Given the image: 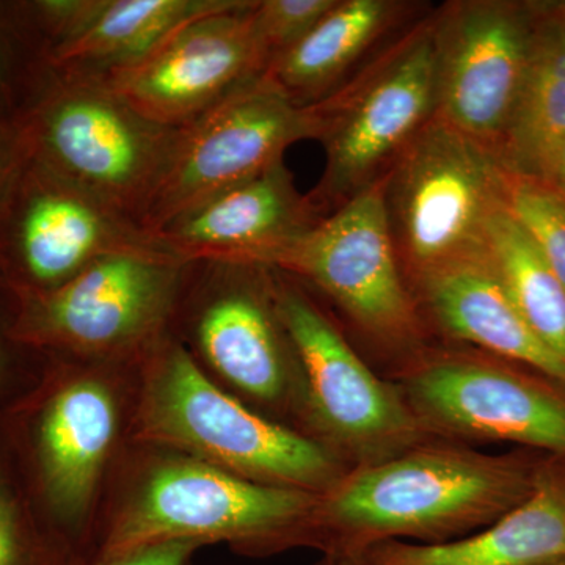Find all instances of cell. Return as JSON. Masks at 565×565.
<instances>
[{
	"instance_id": "7",
	"label": "cell",
	"mask_w": 565,
	"mask_h": 565,
	"mask_svg": "<svg viewBox=\"0 0 565 565\" xmlns=\"http://www.w3.org/2000/svg\"><path fill=\"white\" fill-rule=\"evenodd\" d=\"M316 136L318 118L310 107L296 106L264 74L256 77L180 129L139 228L151 237L282 161L296 141Z\"/></svg>"
},
{
	"instance_id": "3",
	"label": "cell",
	"mask_w": 565,
	"mask_h": 565,
	"mask_svg": "<svg viewBox=\"0 0 565 565\" xmlns=\"http://www.w3.org/2000/svg\"><path fill=\"white\" fill-rule=\"evenodd\" d=\"M318 498L163 449L118 504L96 559L163 542L263 545L307 535Z\"/></svg>"
},
{
	"instance_id": "1",
	"label": "cell",
	"mask_w": 565,
	"mask_h": 565,
	"mask_svg": "<svg viewBox=\"0 0 565 565\" xmlns=\"http://www.w3.org/2000/svg\"><path fill=\"white\" fill-rule=\"evenodd\" d=\"M539 471L509 456L419 446L360 465L319 493L307 535L334 556H360L399 537L445 542L490 525L533 493Z\"/></svg>"
},
{
	"instance_id": "21",
	"label": "cell",
	"mask_w": 565,
	"mask_h": 565,
	"mask_svg": "<svg viewBox=\"0 0 565 565\" xmlns=\"http://www.w3.org/2000/svg\"><path fill=\"white\" fill-rule=\"evenodd\" d=\"M564 139L565 17L563 7H537L525 79L498 156L509 172L535 180Z\"/></svg>"
},
{
	"instance_id": "25",
	"label": "cell",
	"mask_w": 565,
	"mask_h": 565,
	"mask_svg": "<svg viewBox=\"0 0 565 565\" xmlns=\"http://www.w3.org/2000/svg\"><path fill=\"white\" fill-rule=\"evenodd\" d=\"M337 3L338 0H258L253 3V39L266 70L299 43Z\"/></svg>"
},
{
	"instance_id": "15",
	"label": "cell",
	"mask_w": 565,
	"mask_h": 565,
	"mask_svg": "<svg viewBox=\"0 0 565 565\" xmlns=\"http://www.w3.org/2000/svg\"><path fill=\"white\" fill-rule=\"evenodd\" d=\"M266 267L195 263L182 296L189 337L204 363L247 396L275 403L288 382V337Z\"/></svg>"
},
{
	"instance_id": "13",
	"label": "cell",
	"mask_w": 565,
	"mask_h": 565,
	"mask_svg": "<svg viewBox=\"0 0 565 565\" xmlns=\"http://www.w3.org/2000/svg\"><path fill=\"white\" fill-rule=\"evenodd\" d=\"M248 0H232L178 29L158 50L102 79L148 120L184 128L266 71Z\"/></svg>"
},
{
	"instance_id": "5",
	"label": "cell",
	"mask_w": 565,
	"mask_h": 565,
	"mask_svg": "<svg viewBox=\"0 0 565 565\" xmlns=\"http://www.w3.org/2000/svg\"><path fill=\"white\" fill-rule=\"evenodd\" d=\"M193 264L158 247L114 253L52 291L22 294L18 337L87 363H140L169 334Z\"/></svg>"
},
{
	"instance_id": "9",
	"label": "cell",
	"mask_w": 565,
	"mask_h": 565,
	"mask_svg": "<svg viewBox=\"0 0 565 565\" xmlns=\"http://www.w3.org/2000/svg\"><path fill=\"white\" fill-rule=\"evenodd\" d=\"M270 289L275 311L302 373L308 407L329 440L362 465L415 448L426 429L403 394L364 364L297 286L270 277Z\"/></svg>"
},
{
	"instance_id": "22",
	"label": "cell",
	"mask_w": 565,
	"mask_h": 565,
	"mask_svg": "<svg viewBox=\"0 0 565 565\" xmlns=\"http://www.w3.org/2000/svg\"><path fill=\"white\" fill-rule=\"evenodd\" d=\"M399 7L388 0H338L264 76L296 106L322 102L337 81L392 24Z\"/></svg>"
},
{
	"instance_id": "19",
	"label": "cell",
	"mask_w": 565,
	"mask_h": 565,
	"mask_svg": "<svg viewBox=\"0 0 565 565\" xmlns=\"http://www.w3.org/2000/svg\"><path fill=\"white\" fill-rule=\"evenodd\" d=\"M375 565H534L565 559V473L539 471L533 493L471 537L390 541L364 552Z\"/></svg>"
},
{
	"instance_id": "16",
	"label": "cell",
	"mask_w": 565,
	"mask_h": 565,
	"mask_svg": "<svg viewBox=\"0 0 565 565\" xmlns=\"http://www.w3.org/2000/svg\"><path fill=\"white\" fill-rule=\"evenodd\" d=\"M106 366L84 362L70 371L44 401L33 429L41 493L70 530L90 525L120 437L121 396Z\"/></svg>"
},
{
	"instance_id": "11",
	"label": "cell",
	"mask_w": 565,
	"mask_h": 565,
	"mask_svg": "<svg viewBox=\"0 0 565 565\" xmlns=\"http://www.w3.org/2000/svg\"><path fill=\"white\" fill-rule=\"evenodd\" d=\"M537 7L457 2L434 20V117L498 152L533 47Z\"/></svg>"
},
{
	"instance_id": "27",
	"label": "cell",
	"mask_w": 565,
	"mask_h": 565,
	"mask_svg": "<svg viewBox=\"0 0 565 565\" xmlns=\"http://www.w3.org/2000/svg\"><path fill=\"white\" fill-rule=\"evenodd\" d=\"M195 542H163L122 555L99 557L90 565H189L191 557L200 548Z\"/></svg>"
},
{
	"instance_id": "24",
	"label": "cell",
	"mask_w": 565,
	"mask_h": 565,
	"mask_svg": "<svg viewBox=\"0 0 565 565\" xmlns=\"http://www.w3.org/2000/svg\"><path fill=\"white\" fill-rule=\"evenodd\" d=\"M505 206L565 288V203L542 182L511 173Z\"/></svg>"
},
{
	"instance_id": "6",
	"label": "cell",
	"mask_w": 565,
	"mask_h": 565,
	"mask_svg": "<svg viewBox=\"0 0 565 565\" xmlns=\"http://www.w3.org/2000/svg\"><path fill=\"white\" fill-rule=\"evenodd\" d=\"M385 173L394 245L415 278L487 253L511 177L497 151L433 117Z\"/></svg>"
},
{
	"instance_id": "29",
	"label": "cell",
	"mask_w": 565,
	"mask_h": 565,
	"mask_svg": "<svg viewBox=\"0 0 565 565\" xmlns=\"http://www.w3.org/2000/svg\"><path fill=\"white\" fill-rule=\"evenodd\" d=\"M535 181L542 182L565 203V139L546 159Z\"/></svg>"
},
{
	"instance_id": "10",
	"label": "cell",
	"mask_w": 565,
	"mask_h": 565,
	"mask_svg": "<svg viewBox=\"0 0 565 565\" xmlns=\"http://www.w3.org/2000/svg\"><path fill=\"white\" fill-rule=\"evenodd\" d=\"M386 173L289 245L269 269L310 281L375 338L418 334L414 300L399 273L386 211Z\"/></svg>"
},
{
	"instance_id": "33",
	"label": "cell",
	"mask_w": 565,
	"mask_h": 565,
	"mask_svg": "<svg viewBox=\"0 0 565 565\" xmlns=\"http://www.w3.org/2000/svg\"><path fill=\"white\" fill-rule=\"evenodd\" d=\"M563 11H564V17H565V6L563 7Z\"/></svg>"
},
{
	"instance_id": "2",
	"label": "cell",
	"mask_w": 565,
	"mask_h": 565,
	"mask_svg": "<svg viewBox=\"0 0 565 565\" xmlns=\"http://www.w3.org/2000/svg\"><path fill=\"white\" fill-rule=\"evenodd\" d=\"M139 366L132 415L139 444L191 456L262 484L307 492H326L343 476L329 448L223 392L172 334Z\"/></svg>"
},
{
	"instance_id": "23",
	"label": "cell",
	"mask_w": 565,
	"mask_h": 565,
	"mask_svg": "<svg viewBox=\"0 0 565 565\" xmlns=\"http://www.w3.org/2000/svg\"><path fill=\"white\" fill-rule=\"evenodd\" d=\"M487 255L533 332L565 360V288L526 230L498 207L487 223Z\"/></svg>"
},
{
	"instance_id": "18",
	"label": "cell",
	"mask_w": 565,
	"mask_h": 565,
	"mask_svg": "<svg viewBox=\"0 0 565 565\" xmlns=\"http://www.w3.org/2000/svg\"><path fill=\"white\" fill-rule=\"evenodd\" d=\"M416 281L451 337L526 364L565 388V360L527 326L487 253L435 267Z\"/></svg>"
},
{
	"instance_id": "4",
	"label": "cell",
	"mask_w": 565,
	"mask_h": 565,
	"mask_svg": "<svg viewBox=\"0 0 565 565\" xmlns=\"http://www.w3.org/2000/svg\"><path fill=\"white\" fill-rule=\"evenodd\" d=\"M55 74L18 121L29 159L139 226L181 128L148 120L98 77Z\"/></svg>"
},
{
	"instance_id": "26",
	"label": "cell",
	"mask_w": 565,
	"mask_h": 565,
	"mask_svg": "<svg viewBox=\"0 0 565 565\" xmlns=\"http://www.w3.org/2000/svg\"><path fill=\"white\" fill-rule=\"evenodd\" d=\"M40 553L31 537L20 500L0 473V565H39Z\"/></svg>"
},
{
	"instance_id": "20",
	"label": "cell",
	"mask_w": 565,
	"mask_h": 565,
	"mask_svg": "<svg viewBox=\"0 0 565 565\" xmlns=\"http://www.w3.org/2000/svg\"><path fill=\"white\" fill-rule=\"evenodd\" d=\"M232 0H98L90 20L52 46L57 73L104 76L150 55L178 29Z\"/></svg>"
},
{
	"instance_id": "30",
	"label": "cell",
	"mask_w": 565,
	"mask_h": 565,
	"mask_svg": "<svg viewBox=\"0 0 565 565\" xmlns=\"http://www.w3.org/2000/svg\"><path fill=\"white\" fill-rule=\"evenodd\" d=\"M327 565H375L363 556H334L330 555Z\"/></svg>"
},
{
	"instance_id": "32",
	"label": "cell",
	"mask_w": 565,
	"mask_h": 565,
	"mask_svg": "<svg viewBox=\"0 0 565 565\" xmlns=\"http://www.w3.org/2000/svg\"><path fill=\"white\" fill-rule=\"evenodd\" d=\"M0 364H2V356H0Z\"/></svg>"
},
{
	"instance_id": "17",
	"label": "cell",
	"mask_w": 565,
	"mask_h": 565,
	"mask_svg": "<svg viewBox=\"0 0 565 565\" xmlns=\"http://www.w3.org/2000/svg\"><path fill=\"white\" fill-rule=\"evenodd\" d=\"M319 222V207L294 185L285 162L221 193L170 223L151 239L188 263L273 266Z\"/></svg>"
},
{
	"instance_id": "8",
	"label": "cell",
	"mask_w": 565,
	"mask_h": 565,
	"mask_svg": "<svg viewBox=\"0 0 565 565\" xmlns=\"http://www.w3.org/2000/svg\"><path fill=\"white\" fill-rule=\"evenodd\" d=\"M318 118L326 172L311 200L338 206L381 177L435 111L434 20L405 36L353 84L308 106Z\"/></svg>"
},
{
	"instance_id": "31",
	"label": "cell",
	"mask_w": 565,
	"mask_h": 565,
	"mask_svg": "<svg viewBox=\"0 0 565 565\" xmlns=\"http://www.w3.org/2000/svg\"><path fill=\"white\" fill-rule=\"evenodd\" d=\"M534 565H565V559L546 561V563L534 564Z\"/></svg>"
},
{
	"instance_id": "12",
	"label": "cell",
	"mask_w": 565,
	"mask_h": 565,
	"mask_svg": "<svg viewBox=\"0 0 565 565\" xmlns=\"http://www.w3.org/2000/svg\"><path fill=\"white\" fill-rule=\"evenodd\" d=\"M0 223V253L21 294L52 291L114 253L158 247L120 212L31 159Z\"/></svg>"
},
{
	"instance_id": "14",
	"label": "cell",
	"mask_w": 565,
	"mask_h": 565,
	"mask_svg": "<svg viewBox=\"0 0 565 565\" xmlns=\"http://www.w3.org/2000/svg\"><path fill=\"white\" fill-rule=\"evenodd\" d=\"M404 399L424 429L514 441L565 457V388L468 355L426 360L405 379Z\"/></svg>"
},
{
	"instance_id": "28",
	"label": "cell",
	"mask_w": 565,
	"mask_h": 565,
	"mask_svg": "<svg viewBox=\"0 0 565 565\" xmlns=\"http://www.w3.org/2000/svg\"><path fill=\"white\" fill-rule=\"evenodd\" d=\"M28 159L20 122H0V212Z\"/></svg>"
}]
</instances>
